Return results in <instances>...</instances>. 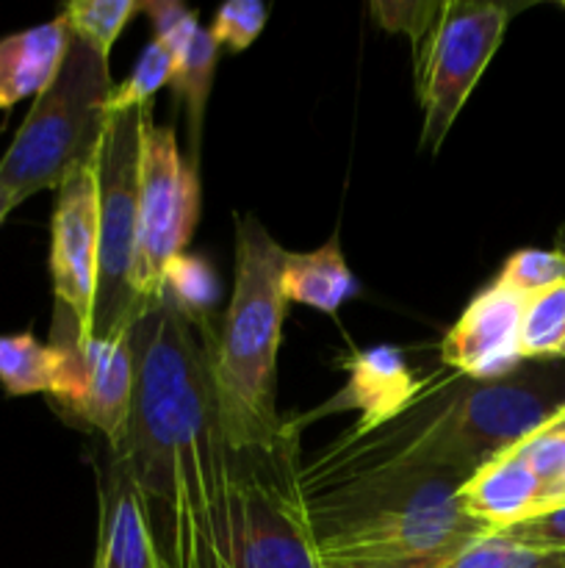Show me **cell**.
Segmentation results:
<instances>
[{"instance_id":"e0dca14e","label":"cell","mask_w":565,"mask_h":568,"mask_svg":"<svg viewBox=\"0 0 565 568\" xmlns=\"http://www.w3.org/2000/svg\"><path fill=\"white\" fill-rule=\"evenodd\" d=\"M280 288L286 303H302L321 314H336L349 297L360 292L338 247V236L321 244L316 253H286Z\"/></svg>"},{"instance_id":"7402d4cb","label":"cell","mask_w":565,"mask_h":568,"mask_svg":"<svg viewBox=\"0 0 565 568\" xmlns=\"http://www.w3.org/2000/svg\"><path fill=\"white\" fill-rule=\"evenodd\" d=\"M441 568H565V549L530 547L496 530L471 541Z\"/></svg>"},{"instance_id":"8fae6325","label":"cell","mask_w":565,"mask_h":568,"mask_svg":"<svg viewBox=\"0 0 565 568\" xmlns=\"http://www.w3.org/2000/svg\"><path fill=\"white\" fill-rule=\"evenodd\" d=\"M131 331L105 338L83 336L81 331L72 333L81 392L66 410L103 433L111 453L125 438L133 410V392H136V355H133Z\"/></svg>"},{"instance_id":"603a6c76","label":"cell","mask_w":565,"mask_h":568,"mask_svg":"<svg viewBox=\"0 0 565 568\" xmlns=\"http://www.w3.org/2000/svg\"><path fill=\"white\" fill-rule=\"evenodd\" d=\"M144 11L142 0H75L64 9L66 26L81 42L109 59L116 37L133 17Z\"/></svg>"},{"instance_id":"ba28073f","label":"cell","mask_w":565,"mask_h":568,"mask_svg":"<svg viewBox=\"0 0 565 568\" xmlns=\"http://www.w3.org/2000/svg\"><path fill=\"white\" fill-rule=\"evenodd\" d=\"M510 9L502 3H443L435 26L413 48L415 98L424 111V148L438 150L496 55L507 31Z\"/></svg>"},{"instance_id":"1f68e13d","label":"cell","mask_w":565,"mask_h":568,"mask_svg":"<svg viewBox=\"0 0 565 568\" xmlns=\"http://www.w3.org/2000/svg\"><path fill=\"white\" fill-rule=\"evenodd\" d=\"M563 505H565V503H563Z\"/></svg>"},{"instance_id":"6da1fadb","label":"cell","mask_w":565,"mask_h":568,"mask_svg":"<svg viewBox=\"0 0 565 568\" xmlns=\"http://www.w3.org/2000/svg\"><path fill=\"white\" fill-rule=\"evenodd\" d=\"M136 392L120 460L164 568H230L238 453L222 433L208 353L166 294L131 331Z\"/></svg>"},{"instance_id":"30bf717a","label":"cell","mask_w":565,"mask_h":568,"mask_svg":"<svg viewBox=\"0 0 565 568\" xmlns=\"http://www.w3.org/2000/svg\"><path fill=\"white\" fill-rule=\"evenodd\" d=\"M526 297L493 281L443 336L441 361L465 381H502L521 366V314Z\"/></svg>"},{"instance_id":"9c48e42d","label":"cell","mask_w":565,"mask_h":568,"mask_svg":"<svg viewBox=\"0 0 565 568\" xmlns=\"http://www.w3.org/2000/svg\"><path fill=\"white\" fill-rule=\"evenodd\" d=\"M100 255V178L97 155L92 164L59 186L53 211V275L55 305L72 314L83 336H92L94 294Z\"/></svg>"},{"instance_id":"5bb4252c","label":"cell","mask_w":565,"mask_h":568,"mask_svg":"<svg viewBox=\"0 0 565 568\" xmlns=\"http://www.w3.org/2000/svg\"><path fill=\"white\" fill-rule=\"evenodd\" d=\"M458 497L465 514L491 532L532 519L543 514V505H546L535 471L510 449L487 460L469 480H463Z\"/></svg>"},{"instance_id":"44dd1931","label":"cell","mask_w":565,"mask_h":568,"mask_svg":"<svg viewBox=\"0 0 565 568\" xmlns=\"http://www.w3.org/2000/svg\"><path fill=\"white\" fill-rule=\"evenodd\" d=\"M521 358H565V283L532 294L521 314Z\"/></svg>"},{"instance_id":"ffe728a7","label":"cell","mask_w":565,"mask_h":568,"mask_svg":"<svg viewBox=\"0 0 565 568\" xmlns=\"http://www.w3.org/2000/svg\"><path fill=\"white\" fill-rule=\"evenodd\" d=\"M510 453L518 455L543 486V514L552 508H559L565 503V405L554 410L543 425L526 438H521Z\"/></svg>"},{"instance_id":"52a82bcc","label":"cell","mask_w":565,"mask_h":568,"mask_svg":"<svg viewBox=\"0 0 565 568\" xmlns=\"http://www.w3.org/2000/svg\"><path fill=\"white\" fill-rule=\"evenodd\" d=\"M142 116L144 105L111 114L97 150L100 255L92 336L100 338L127 333L144 311L131 294Z\"/></svg>"},{"instance_id":"7c38bea8","label":"cell","mask_w":565,"mask_h":568,"mask_svg":"<svg viewBox=\"0 0 565 568\" xmlns=\"http://www.w3.org/2000/svg\"><path fill=\"white\" fill-rule=\"evenodd\" d=\"M78 322L72 314L55 305L53 342L42 344L31 333L0 336V386L9 397L25 394H50L64 408H70L81 392L78 355L72 347V333Z\"/></svg>"},{"instance_id":"4dcf8cb0","label":"cell","mask_w":565,"mask_h":568,"mask_svg":"<svg viewBox=\"0 0 565 568\" xmlns=\"http://www.w3.org/2000/svg\"><path fill=\"white\" fill-rule=\"evenodd\" d=\"M554 250H559V253L565 255V225L557 231V247H554Z\"/></svg>"},{"instance_id":"3957f363","label":"cell","mask_w":565,"mask_h":568,"mask_svg":"<svg viewBox=\"0 0 565 568\" xmlns=\"http://www.w3.org/2000/svg\"><path fill=\"white\" fill-rule=\"evenodd\" d=\"M286 250L253 216L236 225V286L208 353L222 433L233 453H269L288 436L277 416V349L286 320Z\"/></svg>"},{"instance_id":"d4e9b609","label":"cell","mask_w":565,"mask_h":568,"mask_svg":"<svg viewBox=\"0 0 565 568\" xmlns=\"http://www.w3.org/2000/svg\"><path fill=\"white\" fill-rule=\"evenodd\" d=\"M496 281L518 292L521 297H532V294L543 292V288L565 283V255L559 250H518V253H513L504 261Z\"/></svg>"},{"instance_id":"5b68a950","label":"cell","mask_w":565,"mask_h":568,"mask_svg":"<svg viewBox=\"0 0 565 568\" xmlns=\"http://www.w3.org/2000/svg\"><path fill=\"white\" fill-rule=\"evenodd\" d=\"M230 568H321L291 433L269 453L238 455Z\"/></svg>"},{"instance_id":"8992f818","label":"cell","mask_w":565,"mask_h":568,"mask_svg":"<svg viewBox=\"0 0 565 568\" xmlns=\"http://www.w3.org/2000/svg\"><path fill=\"white\" fill-rule=\"evenodd\" d=\"M197 220V170L183 161L175 128L155 125L147 103L138 142L136 244L131 264V294L142 308L164 294L166 266L183 255Z\"/></svg>"},{"instance_id":"f546056e","label":"cell","mask_w":565,"mask_h":568,"mask_svg":"<svg viewBox=\"0 0 565 568\" xmlns=\"http://www.w3.org/2000/svg\"><path fill=\"white\" fill-rule=\"evenodd\" d=\"M14 205H20V203H17V200H14V197H11V194H9V192H6V189H3V186H0V222H3V220H6V214H9V211H11V209H14Z\"/></svg>"},{"instance_id":"2e32d148","label":"cell","mask_w":565,"mask_h":568,"mask_svg":"<svg viewBox=\"0 0 565 568\" xmlns=\"http://www.w3.org/2000/svg\"><path fill=\"white\" fill-rule=\"evenodd\" d=\"M70 37L66 17L59 14L0 39V109H11L33 94L39 98L50 87L70 48Z\"/></svg>"},{"instance_id":"7a4b0ae2","label":"cell","mask_w":565,"mask_h":568,"mask_svg":"<svg viewBox=\"0 0 565 568\" xmlns=\"http://www.w3.org/2000/svg\"><path fill=\"white\" fill-rule=\"evenodd\" d=\"M463 480L443 475L336 486L308 497L321 568H441L485 527L460 505Z\"/></svg>"},{"instance_id":"484cf974","label":"cell","mask_w":565,"mask_h":568,"mask_svg":"<svg viewBox=\"0 0 565 568\" xmlns=\"http://www.w3.org/2000/svg\"><path fill=\"white\" fill-rule=\"evenodd\" d=\"M266 14H269V9L260 0H230V3L219 6L208 31L216 44H227L238 53V50H247L260 37L266 26Z\"/></svg>"},{"instance_id":"277c9868","label":"cell","mask_w":565,"mask_h":568,"mask_svg":"<svg viewBox=\"0 0 565 568\" xmlns=\"http://www.w3.org/2000/svg\"><path fill=\"white\" fill-rule=\"evenodd\" d=\"M111 94L109 59L72 33L59 72L0 159V186L22 203L92 164L109 125Z\"/></svg>"},{"instance_id":"d6986e66","label":"cell","mask_w":565,"mask_h":568,"mask_svg":"<svg viewBox=\"0 0 565 568\" xmlns=\"http://www.w3.org/2000/svg\"><path fill=\"white\" fill-rule=\"evenodd\" d=\"M216 59H219V44L214 42L208 28H199L192 37V42L175 55V78H172V83H175L177 94H181L188 105V131H192L194 166H197L205 103H208L210 83H214Z\"/></svg>"},{"instance_id":"f1b7e54d","label":"cell","mask_w":565,"mask_h":568,"mask_svg":"<svg viewBox=\"0 0 565 568\" xmlns=\"http://www.w3.org/2000/svg\"><path fill=\"white\" fill-rule=\"evenodd\" d=\"M502 532H507L515 541L530 544V547L565 549V505L546 510V514L532 516L526 521H518V525L507 527Z\"/></svg>"},{"instance_id":"4316f807","label":"cell","mask_w":565,"mask_h":568,"mask_svg":"<svg viewBox=\"0 0 565 568\" xmlns=\"http://www.w3.org/2000/svg\"><path fill=\"white\" fill-rule=\"evenodd\" d=\"M441 9L443 3H432V0H415V3H399V0H386L382 3V0H377V3L369 6V11L386 31L404 33V37H410L413 48L435 26Z\"/></svg>"},{"instance_id":"83f0119b","label":"cell","mask_w":565,"mask_h":568,"mask_svg":"<svg viewBox=\"0 0 565 568\" xmlns=\"http://www.w3.org/2000/svg\"><path fill=\"white\" fill-rule=\"evenodd\" d=\"M144 11L153 20L155 42L164 44L172 55L181 53L192 42L194 33L203 28L197 20V11L186 9L177 0H150V3H144Z\"/></svg>"},{"instance_id":"4fadbf2b","label":"cell","mask_w":565,"mask_h":568,"mask_svg":"<svg viewBox=\"0 0 565 568\" xmlns=\"http://www.w3.org/2000/svg\"><path fill=\"white\" fill-rule=\"evenodd\" d=\"M347 372V386L336 394L330 405H325V410H360V422L349 438H363L380 430L415 403L419 383H415L402 349H363V353L352 355Z\"/></svg>"},{"instance_id":"ac0fdd59","label":"cell","mask_w":565,"mask_h":568,"mask_svg":"<svg viewBox=\"0 0 565 568\" xmlns=\"http://www.w3.org/2000/svg\"><path fill=\"white\" fill-rule=\"evenodd\" d=\"M164 294L203 342H214V303L219 297V277L197 255H177L164 275Z\"/></svg>"},{"instance_id":"cb8c5ba5","label":"cell","mask_w":565,"mask_h":568,"mask_svg":"<svg viewBox=\"0 0 565 568\" xmlns=\"http://www.w3.org/2000/svg\"><path fill=\"white\" fill-rule=\"evenodd\" d=\"M172 78H175V55L161 42L150 39V44L142 50L136 67H133L131 78L114 87V94L109 100V114L142 109L161 87L172 83Z\"/></svg>"},{"instance_id":"9a60e30c","label":"cell","mask_w":565,"mask_h":568,"mask_svg":"<svg viewBox=\"0 0 565 568\" xmlns=\"http://www.w3.org/2000/svg\"><path fill=\"white\" fill-rule=\"evenodd\" d=\"M94 568H164L144 525L136 491L114 458L100 488V549Z\"/></svg>"}]
</instances>
